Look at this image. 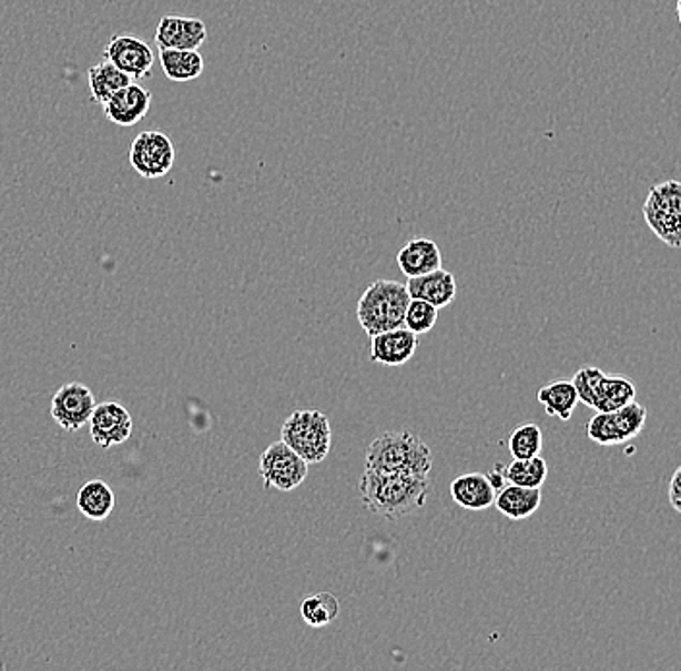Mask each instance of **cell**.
Listing matches in <instances>:
<instances>
[{
	"mask_svg": "<svg viewBox=\"0 0 681 671\" xmlns=\"http://www.w3.org/2000/svg\"><path fill=\"white\" fill-rule=\"evenodd\" d=\"M542 504V490L540 488H525L517 484H506L498 494L494 506L506 515L511 521H522L537 514Z\"/></svg>",
	"mask_w": 681,
	"mask_h": 671,
	"instance_id": "cell-19",
	"label": "cell"
},
{
	"mask_svg": "<svg viewBox=\"0 0 681 671\" xmlns=\"http://www.w3.org/2000/svg\"><path fill=\"white\" fill-rule=\"evenodd\" d=\"M161 69L171 82H194L204 74L205 62L200 51L160 49Z\"/></svg>",
	"mask_w": 681,
	"mask_h": 671,
	"instance_id": "cell-20",
	"label": "cell"
},
{
	"mask_svg": "<svg viewBox=\"0 0 681 671\" xmlns=\"http://www.w3.org/2000/svg\"><path fill=\"white\" fill-rule=\"evenodd\" d=\"M358 491L370 514L397 522L426 506L430 480L420 476L384 475L366 468L358 480Z\"/></svg>",
	"mask_w": 681,
	"mask_h": 671,
	"instance_id": "cell-1",
	"label": "cell"
},
{
	"mask_svg": "<svg viewBox=\"0 0 681 671\" xmlns=\"http://www.w3.org/2000/svg\"><path fill=\"white\" fill-rule=\"evenodd\" d=\"M339 600L332 592H318L312 594L301 603V616L304 623L311 626L312 629H322L329 623H334L335 619L339 618Z\"/></svg>",
	"mask_w": 681,
	"mask_h": 671,
	"instance_id": "cell-24",
	"label": "cell"
},
{
	"mask_svg": "<svg viewBox=\"0 0 681 671\" xmlns=\"http://www.w3.org/2000/svg\"><path fill=\"white\" fill-rule=\"evenodd\" d=\"M545 446V434L535 423H522L517 426L508 439L509 453L514 459H530L537 457Z\"/></svg>",
	"mask_w": 681,
	"mask_h": 671,
	"instance_id": "cell-26",
	"label": "cell"
},
{
	"mask_svg": "<svg viewBox=\"0 0 681 671\" xmlns=\"http://www.w3.org/2000/svg\"><path fill=\"white\" fill-rule=\"evenodd\" d=\"M537 399L545 407L546 415L569 423L579 405V393L573 382H553L538 392Z\"/></svg>",
	"mask_w": 681,
	"mask_h": 671,
	"instance_id": "cell-23",
	"label": "cell"
},
{
	"mask_svg": "<svg viewBox=\"0 0 681 671\" xmlns=\"http://www.w3.org/2000/svg\"><path fill=\"white\" fill-rule=\"evenodd\" d=\"M409 302L407 285L397 281H374L356 304V319L370 337L382 332L405 327V314Z\"/></svg>",
	"mask_w": 681,
	"mask_h": 671,
	"instance_id": "cell-3",
	"label": "cell"
},
{
	"mask_svg": "<svg viewBox=\"0 0 681 671\" xmlns=\"http://www.w3.org/2000/svg\"><path fill=\"white\" fill-rule=\"evenodd\" d=\"M486 476H488V480H490V484H492L494 490L496 491H500L501 488L508 484V478H506V467L500 465V462H496L492 470H490V472H488Z\"/></svg>",
	"mask_w": 681,
	"mask_h": 671,
	"instance_id": "cell-29",
	"label": "cell"
},
{
	"mask_svg": "<svg viewBox=\"0 0 681 671\" xmlns=\"http://www.w3.org/2000/svg\"><path fill=\"white\" fill-rule=\"evenodd\" d=\"M370 360L384 366H403L409 363L418 348L417 333L407 327H397L389 332L372 335Z\"/></svg>",
	"mask_w": 681,
	"mask_h": 671,
	"instance_id": "cell-14",
	"label": "cell"
},
{
	"mask_svg": "<svg viewBox=\"0 0 681 671\" xmlns=\"http://www.w3.org/2000/svg\"><path fill=\"white\" fill-rule=\"evenodd\" d=\"M130 165L142 179H161L174 166V145L161 130H145L130 145Z\"/></svg>",
	"mask_w": 681,
	"mask_h": 671,
	"instance_id": "cell-8",
	"label": "cell"
},
{
	"mask_svg": "<svg viewBox=\"0 0 681 671\" xmlns=\"http://www.w3.org/2000/svg\"><path fill=\"white\" fill-rule=\"evenodd\" d=\"M647 423V408L641 403H629L613 413H597L587 424V436L597 446H621L636 439Z\"/></svg>",
	"mask_w": 681,
	"mask_h": 671,
	"instance_id": "cell-6",
	"label": "cell"
},
{
	"mask_svg": "<svg viewBox=\"0 0 681 671\" xmlns=\"http://www.w3.org/2000/svg\"><path fill=\"white\" fill-rule=\"evenodd\" d=\"M675 12H678V20H680L681 26V0H678V4H675Z\"/></svg>",
	"mask_w": 681,
	"mask_h": 671,
	"instance_id": "cell-30",
	"label": "cell"
},
{
	"mask_svg": "<svg viewBox=\"0 0 681 671\" xmlns=\"http://www.w3.org/2000/svg\"><path fill=\"white\" fill-rule=\"evenodd\" d=\"M281 441L308 465H318L332 449L329 418L316 408H298L281 426Z\"/></svg>",
	"mask_w": 681,
	"mask_h": 671,
	"instance_id": "cell-4",
	"label": "cell"
},
{
	"mask_svg": "<svg viewBox=\"0 0 681 671\" xmlns=\"http://www.w3.org/2000/svg\"><path fill=\"white\" fill-rule=\"evenodd\" d=\"M95 407L98 403L90 387L80 382H70L54 393L51 416L62 430L78 431L90 424Z\"/></svg>",
	"mask_w": 681,
	"mask_h": 671,
	"instance_id": "cell-9",
	"label": "cell"
},
{
	"mask_svg": "<svg viewBox=\"0 0 681 671\" xmlns=\"http://www.w3.org/2000/svg\"><path fill=\"white\" fill-rule=\"evenodd\" d=\"M668 498H670V506L674 507L675 511L681 515V465L675 468L674 475L670 478Z\"/></svg>",
	"mask_w": 681,
	"mask_h": 671,
	"instance_id": "cell-28",
	"label": "cell"
},
{
	"mask_svg": "<svg viewBox=\"0 0 681 671\" xmlns=\"http://www.w3.org/2000/svg\"><path fill=\"white\" fill-rule=\"evenodd\" d=\"M431 465L430 447L409 430L384 431L366 449V468L374 472L428 478Z\"/></svg>",
	"mask_w": 681,
	"mask_h": 671,
	"instance_id": "cell-2",
	"label": "cell"
},
{
	"mask_svg": "<svg viewBox=\"0 0 681 671\" xmlns=\"http://www.w3.org/2000/svg\"><path fill=\"white\" fill-rule=\"evenodd\" d=\"M397 264L407 279L420 277L441 267V252L431 238L417 236L399 250Z\"/></svg>",
	"mask_w": 681,
	"mask_h": 671,
	"instance_id": "cell-17",
	"label": "cell"
},
{
	"mask_svg": "<svg viewBox=\"0 0 681 671\" xmlns=\"http://www.w3.org/2000/svg\"><path fill=\"white\" fill-rule=\"evenodd\" d=\"M134 80L129 74H124L122 70L116 69L109 61L93 64L88 70L91 101H95L99 105H105L106 101L113 98L116 91H121L122 88H126Z\"/></svg>",
	"mask_w": 681,
	"mask_h": 671,
	"instance_id": "cell-22",
	"label": "cell"
},
{
	"mask_svg": "<svg viewBox=\"0 0 681 671\" xmlns=\"http://www.w3.org/2000/svg\"><path fill=\"white\" fill-rule=\"evenodd\" d=\"M506 478L509 484L525 486V488H542L548 478V465L537 455L530 459H514L506 467Z\"/></svg>",
	"mask_w": 681,
	"mask_h": 671,
	"instance_id": "cell-25",
	"label": "cell"
},
{
	"mask_svg": "<svg viewBox=\"0 0 681 671\" xmlns=\"http://www.w3.org/2000/svg\"><path fill=\"white\" fill-rule=\"evenodd\" d=\"M205 41H207V28L200 18L167 14L161 18L155 28V43L160 49L200 51Z\"/></svg>",
	"mask_w": 681,
	"mask_h": 671,
	"instance_id": "cell-12",
	"label": "cell"
},
{
	"mask_svg": "<svg viewBox=\"0 0 681 671\" xmlns=\"http://www.w3.org/2000/svg\"><path fill=\"white\" fill-rule=\"evenodd\" d=\"M407 291H409L410 298L430 302L431 306L441 309L455 301L457 281H455L454 273L439 267L436 272L426 273L420 277H410L407 281Z\"/></svg>",
	"mask_w": 681,
	"mask_h": 671,
	"instance_id": "cell-15",
	"label": "cell"
},
{
	"mask_svg": "<svg viewBox=\"0 0 681 671\" xmlns=\"http://www.w3.org/2000/svg\"><path fill=\"white\" fill-rule=\"evenodd\" d=\"M449 494H451L455 504L463 509L485 511L488 507L494 506L498 491L494 490L488 476L480 475V472H469V475L455 478L449 486Z\"/></svg>",
	"mask_w": 681,
	"mask_h": 671,
	"instance_id": "cell-16",
	"label": "cell"
},
{
	"mask_svg": "<svg viewBox=\"0 0 681 671\" xmlns=\"http://www.w3.org/2000/svg\"><path fill=\"white\" fill-rule=\"evenodd\" d=\"M103 59L129 74L134 82H142L152 74L155 53L144 39L134 33H119L106 43Z\"/></svg>",
	"mask_w": 681,
	"mask_h": 671,
	"instance_id": "cell-10",
	"label": "cell"
},
{
	"mask_svg": "<svg viewBox=\"0 0 681 671\" xmlns=\"http://www.w3.org/2000/svg\"><path fill=\"white\" fill-rule=\"evenodd\" d=\"M308 467L311 465L281 439L267 447L260 457V476L265 488L273 490H296L306 480Z\"/></svg>",
	"mask_w": 681,
	"mask_h": 671,
	"instance_id": "cell-7",
	"label": "cell"
},
{
	"mask_svg": "<svg viewBox=\"0 0 681 671\" xmlns=\"http://www.w3.org/2000/svg\"><path fill=\"white\" fill-rule=\"evenodd\" d=\"M134 431V423L130 416L129 408H124L121 403L106 400L93 408L90 418V436L99 447H109L126 444Z\"/></svg>",
	"mask_w": 681,
	"mask_h": 671,
	"instance_id": "cell-11",
	"label": "cell"
},
{
	"mask_svg": "<svg viewBox=\"0 0 681 671\" xmlns=\"http://www.w3.org/2000/svg\"><path fill=\"white\" fill-rule=\"evenodd\" d=\"M78 511L90 521H105L114 509V491L103 480L85 482L77 494Z\"/></svg>",
	"mask_w": 681,
	"mask_h": 671,
	"instance_id": "cell-21",
	"label": "cell"
},
{
	"mask_svg": "<svg viewBox=\"0 0 681 671\" xmlns=\"http://www.w3.org/2000/svg\"><path fill=\"white\" fill-rule=\"evenodd\" d=\"M643 215L657 238L670 248H681V182L667 181L652 186L644 200Z\"/></svg>",
	"mask_w": 681,
	"mask_h": 671,
	"instance_id": "cell-5",
	"label": "cell"
},
{
	"mask_svg": "<svg viewBox=\"0 0 681 671\" xmlns=\"http://www.w3.org/2000/svg\"><path fill=\"white\" fill-rule=\"evenodd\" d=\"M438 312L439 309L431 306L430 302L410 298L405 314V327L417 335L430 333L434 325L438 324Z\"/></svg>",
	"mask_w": 681,
	"mask_h": 671,
	"instance_id": "cell-27",
	"label": "cell"
},
{
	"mask_svg": "<svg viewBox=\"0 0 681 671\" xmlns=\"http://www.w3.org/2000/svg\"><path fill=\"white\" fill-rule=\"evenodd\" d=\"M636 397V384L628 376L604 374L598 379L597 387H594L587 407L594 408L597 413H613V410L633 403Z\"/></svg>",
	"mask_w": 681,
	"mask_h": 671,
	"instance_id": "cell-18",
	"label": "cell"
},
{
	"mask_svg": "<svg viewBox=\"0 0 681 671\" xmlns=\"http://www.w3.org/2000/svg\"><path fill=\"white\" fill-rule=\"evenodd\" d=\"M152 91L138 82H132L106 101L103 113L106 121L122 129H130L138 122L144 121L145 114L152 109Z\"/></svg>",
	"mask_w": 681,
	"mask_h": 671,
	"instance_id": "cell-13",
	"label": "cell"
}]
</instances>
